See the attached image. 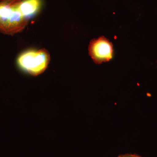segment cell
<instances>
[{
	"label": "cell",
	"mask_w": 157,
	"mask_h": 157,
	"mask_svg": "<svg viewBox=\"0 0 157 157\" xmlns=\"http://www.w3.org/2000/svg\"><path fill=\"white\" fill-rule=\"evenodd\" d=\"M41 6V0H21L19 9L23 17L28 20L38 13Z\"/></svg>",
	"instance_id": "cell-4"
},
{
	"label": "cell",
	"mask_w": 157,
	"mask_h": 157,
	"mask_svg": "<svg viewBox=\"0 0 157 157\" xmlns=\"http://www.w3.org/2000/svg\"><path fill=\"white\" fill-rule=\"evenodd\" d=\"M89 54L96 64L109 62L113 56V45L104 36L93 39L88 47Z\"/></svg>",
	"instance_id": "cell-3"
},
{
	"label": "cell",
	"mask_w": 157,
	"mask_h": 157,
	"mask_svg": "<svg viewBox=\"0 0 157 157\" xmlns=\"http://www.w3.org/2000/svg\"><path fill=\"white\" fill-rule=\"evenodd\" d=\"M2 1V0H0V1Z\"/></svg>",
	"instance_id": "cell-6"
},
{
	"label": "cell",
	"mask_w": 157,
	"mask_h": 157,
	"mask_svg": "<svg viewBox=\"0 0 157 157\" xmlns=\"http://www.w3.org/2000/svg\"><path fill=\"white\" fill-rule=\"evenodd\" d=\"M21 0L0 1V32L13 35L22 32L28 20L23 17L19 9Z\"/></svg>",
	"instance_id": "cell-1"
},
{
	"label": "cell",
	"mask_w": 157,
	"mask_h": 157,
	"mask_svg": "<svg viewBox=\"0 0 157 157\" xmlns=\"http://www.w3.org/2000/svg\"><path fill=\"white\" fill-rule=\"evenodd\" d=\"M117 157H142L139 155L133 154H121L119 155Z\"/></svg>",
	"instance_id": "cell-5"
},
{
	"label": "cell",
	"mask_w": 157,
	"mask_h": 157,
	"mask_svg": "<svg viewBox=\"0 0 157 157\" xmlns=\"http://www.w3.org/2000/svg\"><path fill=\"white\" fill-rule=\"evenodd\" d=\"M50 60V54L46 49H29L21 54L17 63L18 67L24 72L37 76L46 70Z\"/></svg>",
	"instance_id": "cell-2"
}]
</instances>
